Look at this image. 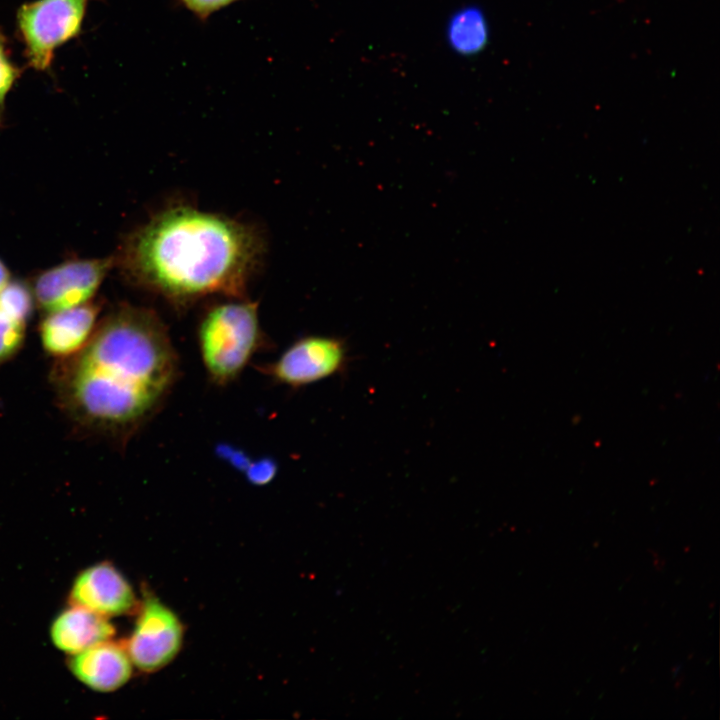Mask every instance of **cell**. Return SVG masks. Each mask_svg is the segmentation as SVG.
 Here are the masks:
<instances>
[{
    "label": "cell",
    "mask_w": 720,
    "mask_h": 720,
    "mask_svg": "<svg viewBox=\"0 0 720 720\" xmlns=\"http://www.w3.org/2000/svg\"><path fill=\"white\" fill-rule=\"evenodd\" d=\"M168 330L152 309L117 305L87 344L56 360L59 407L81 432L126 443L159 410L178 376Z\"/></svg>",
    "instance_id": "cell-1"
},
{
    "label": "cell",
    "mask_w": 720,
    "mask_h": 720,
    "mask_svg": "<svg viewBox=\"0 0 720 720\" xmlns=\"http://www.w3.org/2000/svg\"><path fill=\"white\" fill-rule=\"evenodd\" d=\"M263 256L255 226L179 205L130 232L113 257L128 283L184 307L215 294L244 298Z\"/></svg>",
    "instance_id": "cell-2"
},
{
    "label": "cell",
    "mask_w": 720,
    "mask_h": 720,
    "mask_svg": "<svg viewBox=\"0 0 720 720\" xmlns=\"http://www.w3.org/2000/svg\"><path fill=\"white\" fill-rule=\"evenodd\" d=\"M197 341L209 379L229 384L264 345L258 303L233 298L211 306L200 320Z\"/></svg>",
    "instance_id": "cell-3"
},
{
    "label": "cell",
    "mask_w": 720,
    "mask_h": 720,
    "mask_svg": "<svg viewBox=\"0 0 720 720\" xmlns=\"http://www.w3.org/2000/svg\"><path fill=\"white\" fill-rule=\"evenodd\" d=\"M88 0H35L17 11V29L28 65L38 71L50 68L55 50L77 37Z\"/></svg>",
    "instance_id": "cell-4"
},
{
    "label": "cell",
    "mask_w": 720,
    "mask_h": 720,
    "mask_svg": "<svg viewBox=\"0 0 720 720\" xmlns=\"http://www.w3.org/2000/svg\"><path fill=\"white\" fill-rule=\"evenodd\" d=\"M348 360V347L343 339L309 335L292 343L263 371L276 383L296 389L342 372Z\"/></svg>",
    "instance_id": "cell-5"
},
{
    "label": "cell",
    "mask_w": 720,
    "mask_h": 720,
    "mask_svg": "<svg viewBox=\"0 0 720 720\" xmlns=\"http://www.w3.org/2000/svg\"><path fill=\"white\" fill-rule=\"evenodd\" d=\"M114 257L70 259L40 272L31 285L37 305L45 313L68 309L92 299Z\"/></svg>",
    "instance_id": "cell-6"
},
{
    "label": "cell",
    "mask_w": 720,
    "mask_h": 720,
    "mask_svg": "<svg viewBox=\"0 0 720 720\" xmlns=\"http://www.w3.org/2000/svg\"><path fill=\"white\" fill-rule=\"evenodd\" d=\"M182 640L183 627L177 615L156 597L147 596L125 648L132 664L153 672L177 655Z\"/></svg>",
    "instance_id": "cell-7"
},
{
    "label": "cell",
    "mask_w": 720,
    "mask_h": 720,
    "mask_svg": "<svg viewBox=\"0 0 720 720\" xmlns=\"http://www.w3.org/2000/svg\"><path fill=\"white\" fill-rule=\"evenodd\" d=\"M69 600L72 605L105 617L129 613L136 606V597L130 583L108 562H101L81 571L73 582Z\"/></svg>",
    "instance_id": "cell-8"
},
{
    "label": "cell",
    "mask_w": 720,
    "mask_h": 720,
    "mask_svg": "<svg viewBox=\"0 0 720 720\" xmlns=\"http://www.w3.org/2000/svg\"><path fill=\"white\" fill-rule=\"evenodd\" d=\"M100 305L88 301L68 309L46 313L39 326L45 352L56 360L76 354L89 341L98 324Z\"/></svg>",
    "instance_id": "cell-9"
},
{
    "label": "cell",
    "mask_w": 720,
    "mask_h": 720,
    "mask_svg": "<svg viewBox=\"0 0 720 720\" xmlns=\"http://www.w3.org/2000/svg\"><path fill=\"white\" fill-rule=\"evenodd\" d=\"M69 667L80 682L99 692L117 690L132 674L125 646L110 639L73 654Z\"/></svg>",
    "instance_id": "cell-10"
},
{
    "label": "cell",
    "mask_w": 720,
    "mask_h": 720,
    "mask_svg": "<svg viewBox=\"0 0 720 720\" xmlns=\"http://www.w3.org/2000/svg\"><path fill=\"white\" fill-rule=\"evenodd\" d=\"M114 633L108 617L72 604L57 615L50 628L53 644L70 655L111 639Z\"/></svg>",
    "instance_id": "cell-11"
},
{
    "label": "cell",
    "mask_w": 720,
    "mask_h": 720,
    "mask_svg": "<svg viewBox=\"0 0 720 720\" xmlns=\"http://www.w3.org/2000/svg\"><path fill=\"white\" fill-rule=\"evenodd\" d=\"M33 307L30 291L20 283H9L0 291V364L21 349Z\"/></svg>",
    "instance_id": "cell-12"
},
{
    "label": "cell",
    "mask_w": 720,
    "mask_h": 720,
    "mask_svg": "<svg viewBox=\"0 0 720 720\" xmlns=\"http://www.w3.org/2000/svg\"><path fill=\"white\" fill-rule=\"evenodd\" d=\"M446 39L459 55L478 54L489 40L488 22L482 10L472 5L456 10L448 20Z\"/></svg>",
    "instance_id": "cell-13"
},
{
    "label": "cell",
    "mask_w": 720,
    "mask_h": 720,
    "mask_svg": "<svg viewBox=\"0 0 720 720\" xmlns=\"http://www.w3.org/2000/svg\"><path fill=\"white\" fill-rule=\"evenodd\" d=\"M20 75L21 69L12 62L8 40L0 30V126L4 121L6 97Z\"/></svg>",
    "instance_id": "cell-14"
},
{
    "label": "cell",
    "mask_w": 720,
    "mask_h": 720,
    "mask_svg": "<svg viewBox=\"0 0 720 720\" xmlns=\"http://www.w3.org/2000/svg\"><path fill=\"white\" fill-rule=\"evenodd\" d=\"M248 480L263 485L272 480L276 473V465L270 459L250 462L245 469Z\"/></svg>",
    "instance_id": "cell-15"
},
{
    "label": "cell",
    "mask_w": 720,
    "mask_h": 720,
    "mask_svg": "<svg viewBox=\"0 0 720 720\" xmlns=\"http://www.w3.org/2000/svg\"><path fill=\"white\" fill-rule=\"evenodd\" d=\"M184 5L194 14L205 18L214 11L225 7L237 0H182Z\"/></svg>",
    "instance_id": "cell-16"
},
{
    "label": "cell",
    "mask_w": 720,
    "mask_h": 720,
    "mask_svg": "<svg viewBox=\"0 0 720 720\" xmlns=\"http://www.w3.org/2000/svg\"><path fill=\"white\" fill-rule=\"evenodd\" d=\"M10 281V272L4 262L0 260V291Z\"/></svg>",
    "instance_id": "cell-17"
}]
</instances>
